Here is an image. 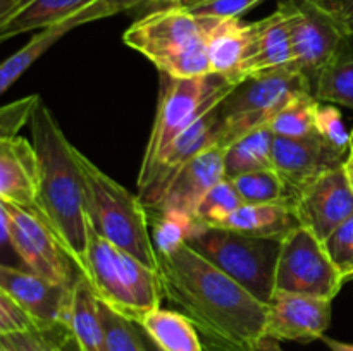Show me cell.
I'll use <instances>...</instances> for the list:
<instances>
[{
  "mask_svg": "<svg viewBox=\"0 0 353 351\" xmlns=\"http://www.w3.org/2000/svg\"><path fill=\"white\" fill-rule=\"evenodd\" d=\"M0 291L19 303L43 332L68 329L69 296L71 286H61L31 270L2 265Z\"/></svg>",
  "mask_w": 353,
  "mask_h": 351,
  "instance_id": "13",
  "label": "cell"
},
{
  "mask_svg": "<svg viewBox=\"0 0 353 351\" xmlns=\"http://www.w3.org/2000/svg\"><path fill=\"white\" fill-rule=\"evenodd\" d=\"M255 351H285L279 344V341L272 339V337H262L257 344V350Z\"/></svg>",
  "mask_w": 353,
  "mask_h": 351,
  "instance_id": "41",
  "label": "cell"
},
{
  "mask_svg": "<svg viewBox=\"0 0 353 351\" xmlns=\"http://www.w3.org/2000/svg\"><path fill=\"white\" fill-rule=\"evenodd\" d=\"M231 181L240 193L243 203L248 205H296L295 196L292 195L276 169L248 172Z\"/></svg>",
  "mask_w": 353,
  "mask_h": 351,
  "instance_id": "28",
  "label": "cell"
},
{
  "mask_svg": "<svg viewBox=\"0 0 353 351\" xmlns=\"http://www.w3.org/2000/svg\"><path fill=\"white\" fill-rule=\"evenodd\" d=\"M331 299L276 291L268 303L265 337L299 343L323 339L331 323Z\"/></svg>",
  "mask_w": 353,
  "mask_h": 351,
  "instance_id": "15",
  "label": "cell"
},
{
  "mask_svg": "<svg viewBox=\"0 0 353 351\" xmlns=\"http://www.w3.org/2000/svg\"><path fill=\"white\" fill-rule=\"evenodd\" d=\"M305 92L314 93L312 83L293 65L261 72L241 81L219 103L223 117L219 148L224 150L250 131L269 126L286 103Z\"/></svg>",
  "mask_w": 353,
  "mask_h": 351,
  "instance_id": "8",
  "label": "cell"
},
{
  "mask_svg": "<svg viewBox=\"0 0 353 351\" xmlns=\"http://www.w3.org/2000/svg\"><path fill=\"white\" fill-rule=\"evenodd\" d=\"M219 21L195 16L183 7H161L134 21L123 41L145 55L162 76L200 78L212 74L207 45Z\"/></svg>",
  "mask_w": 353,
  "mask_h": 351,
  "instance_id": "3",
  "label": "cell"
},
{
  "mask_svg": "<svg viewBox=\"0 0 353 351\" xmlns=\"http://www.w3.org/2000/svg\"><path fill=\"white\" fill-rule=\"evenodd\" d=\"M62 329L54 332L43 330H26L0 336V348L6 351H55V339Z\"/></svg>",
  "mask_w": 353,
  "mask_h": 351,
  "instance_id": "37",
  "label": "cell"
},
{
  "mask_svg": "<svg viewBox=\"0 0 353 351\" xmlns=\"http://www.w3.org/2000/svg\"><path fill=\"white\" fill-rule=\"evenodd\" d=\"M190 2H193V0H174V2H172V3H169V6L183 7V6H186V3H190ZM169 6H168V7H169Z\"/></svg>",
  "mask_w": 353,
  "mask_h": 351,
  "instance_id": "46",
  "label": "cell"
},
{
  "mask_svg": "<svg viewBox=\"0 0 353 351\" xmlns=\"http://www.w3.org/2000/svg\"><path fill=\"white\" fill-rule=\"evenodd\" d=\"M252 40V23H243L241 19H221L210 33L207 45L212 74H219L233 85H240L243 81L241 67L250 54Z\"/></svg>",
  "mask_w": 353,
  "mask_h": 351,
  "instance_id": "21",
  "label": "cell"
},
{
  "mask_svg": "<svg viewBox=\"0 0 353 351\" xmlns=\"http://www.w3.org/2000/svg\"><path fill=\"white\" fill-rule=\"evenodd\" d=\"M347 158L327 147L317 134L299 140L274 136L272 141V167L296 202L312 182L334 169L343 167Z\"/></svg>",
  "mask_w": 353,
  "mask_h": 351,
  "instance_id": "14",
  "label": "cell"
},
{
  "mask_svg": "<svg viewBox=\"0 0 353 351\" xmlns=\"http://www.w3.org/2000/svg\"><path fill=\"white\" fill-rule=\"evenodd\" d=\"M293 205H248L243 203L224 222L216 227L238 231L241 234L264 240L283 241L292 231L300 227Z\"/></svg>",
  "mask_w": 353,
  "mask_h": 351,
  "instance_id": "23",
  "label": "cell"
},
{
  "mask_svg": "<svg viewBox=\"0 0 353 351\" xmlns=\"http://www.w3.org/2000/svg\"><path fill=\"white\" fill-rule=\"evenodd\" d=\"M327 257L341 274L343 281L353 279V215L336 227L323 241Z\"/></svg>",
  "mask_w": 353,
  "mask_h": 351,
  "instance_id": "33",
  "label": "cell"
},
{
  "mask_svg": "<svg viewBox=\"0 0 353 351\" xmlns=\"http://www.w3.org/2000/svg\"><path fill=\"white\" fill-rule=\"evenodd\" d=\"M288 12L293 67L316 83L347 38L345 28L316 0H279Z\"/></svg>",
  "mask_w": 353,
  "mask_h": 351,
  "instance_id": "11",
  "label": "cell"
},
{
  "mask_svg": "<svg viewBox=\"0 0 353 351\" xmlns=\"http://www.w3.org/2000/svg\"><path fill=\"white\" fill-rule=\"evenodd\" d=\"M40 165L34 145L24 138H0V200L38 215L37 186Z\"/></svg>",
  "mask_w": 353,
  "mask_h": 351,
  "instance_id": "19",
  "label": "cell"
},
{
  "mask_svg": "<svg viewBox=\"0 0 353 351\" xmlns=\"http://www.w3.org/2000/svg\"><path fill=\"white\" fill-rule=\"evenodd\" d=\"M123 10H130V3L128 0H97L85 10H81L76 16L69 17V19L62 21V23L48 26L41 30L40 33L34 34L21 50L10 55L0 67V93H6L52 45L57 43L65 33L72 31L74 28L83 26L92 21L103 19V17L114 16Z\"/></svg>",
  "mask_w": 353,
  "mask_h": 351,
  "instance_id": "18",
  "label": "cell"
},
{
  "mask_svg": "<svg viewBox=\"0 0 353 351\" xmlns=\"http://www.w3.org/2000/svg\"><path fill=\"white\" fill-rule=\"evenodd\" d=\"M252 26H254V40L247 62L241 67L243 81L261 72L293 65L290 19L281 3L274 12L264 19L252 23Z\"/></svg>",
  "mask_w": 353,
  "mask_h": 351,
  "instance_id": "20",
  "label": "cell"
},
{
  "mask_svg": "<svg viewBox=\"0 0 353 351\" xmlns=\"http://www.w3.org/2000/svg\"><path fill=\"white\" fill-rule=\"evenodd\" d=\"M174 0H148L147 7H154V9H161V7H168L169 3H172ZM152 9V10H154Z\"/></svg>",
  "mask_w": 353,
  "mask_h": 351,
  "instance_id": "44",
  "label": "cell"
},
{
  "mask_svg": "<svg viewBox=\"0 0 353 351\" xmlns=\"http://www.w3.org/2000/svg\"><path fill=\"white\" fill-rule=\"evenodd\" d=\"M223 179H226L224 150L212 147L176 174L154 212H181L195 217L200 202Z\"/></svg>",
  "mask_w": 353,
  "mask_h": 351,
  "instance_id": "17",
  "label": "cell"
},
{
  "mask_svg": "<svg viewBox=\"0 0 353 351\" xmlns=\"http://www.w3.org/2000/svg\"><path fill=\"white\" fill-rule=\"evenodd\" d=\"M138 326L161 351H205L196 327L181 312L157 308Z\"/></svg>",
  "mask_w": 353,
  "mask_h": 351,
  "instance_id": "25",
  "label": "cell"
},
{
  "mask_svg": "<svg viewBox=\"0 0 353 351\" xmlns=\"http://www.w3.org/2000/svg\"><path fill=\"white\" fill-rule=\"evenodd\" d=\"M186 244L243 286L259 301L265 305L271 301L276 292V267L281 241L200 224Z\"/></svg>",
  "mask_w": 353,
  "mask_h": 351,
  "instance_id": "6",
  "label": "cell"
},
{
  "mask_svg": "<svg viewBox=\"0 0 353 351\" xmlns=\"http://www.w3.org/2000/svg\"><path fill=\"white\" fill-rule=\"evenodd\" d=\"M95 2L97 0H26L10 12L0 16V40L54 26Z\"/></svg>",
  "mask_w": 353,
  "mask_h": 351,
  "instance_id": "22",
  "label": "cell"
},
{
  "mask_svg": "<svg viewBox=\"0 0 353 351\" xmlns=\"http://www.w3.org/2000/svg\"><path fill=\"white\" fill-rule=\"evenodd\" d=\"M37 329V322L31 319L30 313L19 303L14 301L10 296L0 291V336L14 332H26V330Z\"/></svg>",
  "mask_w": 353,
  "mask_h": 351,
  "instance_id": "38",
  "label": "cell"
},
{
  "mask_svg": "<svg viewBox=\"0 0 353 351\" xmlns=\"http://www.w3.org/2000/svg\"><path fill=\"white\" fill-rule=\"evenodd\" d=\"M316 134L343 157L350 155L352 133H348L341 112L333 105H321L317 110Z\"/></svg>",
  "mask_w": 353,
  "mask_h": 351,
  "instance_id": "34",
  "label": "cell"
},
{
  "mask_svg": "<svg viewBox=\"0 0 353 351\" xmlns=\"http://www.w3.org/2000/svg\"><path fill=\"white\" fill-rule=\"evenodd\" d=\"M343 167H345V172H347L348 181H350L352 189H353V153L348 155V158H347V160H345Z\"/></svg>",
  "mask_w": 353,
  "mask_h": 351,
  "instance_id": "43",
  "label": "cell"
},
{
  "mask_svg": "<svg viewBox=\"0 0 353 351\" xmlns=\"http://www.w3.org/2000/svg\"><path fill=\"white\" fill-rule=\"evenodd\" d=\"M150 220V233L157 253H165L179 244L188 243L190 237L200 226L193 215L181 212H154L147 210Z\"/></svg>",
  "mask_w": 353,
  "mask_h": 351,
  "instance_id": "30",
  "label": "cell"
},
{
  "mask_svg": "<svg viewBox=\"0 0 353 351\" xmlns=\"http://www.w3.org/2000/svg\"><path fill=\"white\" fill-rule=\"evenodd\" d=\"M65 327L83 351H103L100 301L81 274L71 286Z\"/></svg>",
  "mask_w": 353,
  "mask_h": 351,
  "instance_id": "24",
  "label": "cell"
},
{
  "mask_svg": "<svg viewBox=\"0 0 353 351\" xmlns=\"http://www.w3.org/2000/svg\"><path fill=\"white\" fill-rule=\"evenodd\" d=\"M85 189L86 220L97 234L159 272V255L150 233L148 212L138 196L76 150Z\"/></svg>",
  "mask_w": 353,
  "mask_h": 351,
  "instance_id": "5",
  "label": "cell"
},
{
  "mask_svg": "<svg viewBox=\"0 0 353 351\" xmlns=\"http://www.w3.org/2000/svg\"><path fill=\"white\" fill-rule=\"evenodd\" d=\"M321 103L312 92L300 93L286 103L278 116L269 123L272 134L281 138H310L316 136L317 110Z\"/></svg>",
  "mask_w": 353,
  "mask_h": 351,
  "instance_id": "29",
  "label": "cell"
},
{
  "mask_svg": "<svg viewBox=\"0 0 353 351\" xmlns=\"http://www.w3.org/2000/svg\"><path fill=\"white\" fill-rule=\"evenodd\" d=\"M223 134V117L219 105L200 117L183 134H179L171 147L155 162L147 176L137 179L138 198L147 210H154L161 202L168 186L188 162L199 157L202 151L219 147Z\"/></svg>",
  "mask_w": 353,
  "mask_h": 351,
  "instance_id": "12",
  "label": "cell"
},
{
  "mask_svg": "<svg viewBox=\"0 0 353 351\" xmlns=\"http://www.w3.org/2000/svg\"><path fill=\"white\" fill-rule=\"evenodd\" d=\"M159 255L164 298L188 317L207 351H255L268 305L188 244Z\"/></svg>",
  "mask_w": 353,
  "mask_h": 351,
  "instance_id": "1",
  "label": "cell"
},
{
  "mask_svg": "<svg viewBox=\"0 0 353 351\" xmlns=\"http://www.w3.org/2000/svg\"><path fill=\"white\" fill-rule=\"evenodd\" d=\"M140 329H141V327H140ZM141 336H143L145 346H147V350H148V351H161V350H159L157 346H155L154 343H152V341H150V337H148L147 334H145V330H143V329H141Z\"/></svg>",
  "mask_w": 353,
  "mask_h": 351,
  "instance_id": "45",
  "label": "cell"
},
{
  "mask_svg": "<svg viewBox=\"0 0 353 351\" xmlns=\"http://www.w3.org/2000/svg\"><path fill=\"white\" fill-rule=\"evenodd\" d=\"M0 224L2 244H9L16 251L26 270L61 286H72L78 279L71 275L69 255L40 217L0 200Z\"/></svg>",
  "mask_w": 353,
  "mask_h": 351,
  "instance_id": "9",
  "label": "cell"
},
{
  "mask_svg": "<svg viewBox=\"0 0 353 351\" xmlns=\"http://www.w3.org/2000/svg\"><path fill=\"white\" fill-rule=\"evenodd\" d=\"M0 351H6V350H3V348H0Z\"/></svg>",
  "mask_w": 353,
  "mask_h": 351,
  "instance_id": "48",
  "label": "cell"
},
{
  "mask_svg": "<svg viewBox=\"0 0 353 351\" xmlns=\"http://www.w3.org/2000/svg\"><path fill=\"white\" fill-rule=\"evenodd\" d=\"M323 341L331 351H353L352 343H343V341L331 339V337H323Z\"/></svg>",
  "mask_w": 353,
  "mask_h": 351,
  "instance_id": "42",
  "label": "cell"
},
{
  "mask_svg": "<svg viewBox=\"0 0 353 351\" xmlns=\"http://www.w3.org/2000/svg\"><path fill=\"white\" fill-rule=\"evenodd\" d=\"M300 224L324 241L353 215V189L345 167L327 172L300 195L295 205Z\"/></svg>",
  "mask_w": 353,
  "mask_h": 351,
  "instance_id": "16",
  "label": "cell"
},
{
  "mask_svg": "<svg viewBox=\"0 0 353 351\" xmlns=\"http://www.w3.org/2000/svg\"><path fill=\"white\" fill-rule=\"evenodd\" d=\"M343 277L327 257L323 241L303 226L281 241L276 291L307 295L333 301L343 286Z\"/></svg>",
  "mask_w": 353,
  "mask_h": 351,
  "instance_id": "10",
  "label": "cell"
},
{
  "mask_svg": "<svg viewBox=\"0 0 353 351\" xmlns=\"http://www.w3.org/2000/svg\"><path fill=\"white\" fill-rule=\"evenodd\" d=\"M316 2L336 19L347 33H353V0H316Z\"/></svg>",
  "mask_w": 353,
  "mask_h": 351,
  "instance_id": "39",
  "label": "cell"
},
{
  "mask_svg": "<svg viewBox=\"0 0 353 351\" xmlns=\"http://www.w3.org/2000/svg\"><path fill=\"white\" fill-rule=\"evenodd\" d=\"M103 327V351H148L138 323L100 303Z\"/></svg>",
  "mask_w": 353,
  "mask_h": 351,
  "instance_id": "31",
  "label": "cell"
},
{
  "mask_svg": "<svg viewBox=\"0 0 353 351\" xmlns=\"http://www.w3.org/2000/svg\"><path fill=\"white\" fill-rule=\"evenodd\" d=\"M38 100L40 96L31 95L16 100L9 105H3L0 110V138L17 136L21 127L33 117Z\"/></svg>",
  "mask_w": 353,
  "mask_h": 351,
  "instance_id": "36",
  "label": "cell"
},
{
  "mask_svg": "<svg viewBox=\"0 0 353 351\" xmlns=\"http://www.w3.org/2000/svg\"><path fill=\"white\" fill-rule=\"evenodd\" d=\"M265 0H193L183 9L200 17L214 19H240L248 10L255 9Z\"/></svg>",
  "mask_w": 353,
  "mask_h": 351,
  "instance_id": "35",
  "label": "cell"
},
{
  "mask_svg": "<svg viewBox=\"0 0 353 351\" xmlns=\"http://www.w3.org/2000/svg\"><path fill=\"white\" fill-rule=\"evenodd\" d=\"M236 85L219 74L176 79L162 76L157 114L145 148L138 179L147 176L172 141L195 120L219 105Z\"/></svg>",
  "mask_w": 353,
  "mask_h": 351,
  "instance_id": "7",
  "label": "cell"
},
{
  "mask_svg": "<svg viewBox=\"0 0 353 351\" xmlns=\"http://www.w3.org/2000/svg\"><path fill=\"white\" fill-rule=\"evenodd\" d=\"M350 153H353V131H352V143H350Z\"/></svg>",
  "mask_w": 353,
  "mask_h": 351,
  "instance_id": "47",
  "label": "cell"
},
{
  "mask_svg": "<svg viewBox=\"0 0 353 351\" xmlns=\"http://www.w3.org/2000/svg\"><path fill=\"white\" fill-rule=\"evenodd\" d=\"M31 138L38 153V215L79 268L88 246L83 178L76 148L62 133L52 110L38 100L31 117Z\"/></svg>",
  "mask_w": 353,
  "mask_h": 351,
  "instance_id": "2",
  "label": "cell"
},
{
  "mask_svg": "<svg viewBox=\"0 0 353 351\" xmlns=\"http://www.w3.org/2000/svg\"><path fill=\"white\" fill-rule=\"evenodd\" d=\"M272 134L271 127L262 126L224 148V171L226 179H234L248 172L272 167Z\"/></svg>",
  "mask_w": 353,
  "mask_h": 351,
  "instance_id": "26",
  "label": "cell"
},
{
  "mask_svg": "<svg viewBox=\"0 0 353 351\" xmlns=\"http://www.w3.org/2000/svg\"><path fill=\"white\" fill-rule=\"evenodd\" d=\"M243 205L240 193L231 179H223L205 195L196 209L195 219L202 226L216 227Z\"/></svg>",
  "mask_w": 353,
  "mask_h": 351,
  "instance_id": "32",
  "label": "cell"
},
{
  "mask_svg": "<svg viewBox=\"0 0 353 351\" xmlns=\"http://www.w3.org/2000/svg\"><path fill=\"white\" fill-rule=\"evenodd\" d=\"M314 95L323 102L353 109V33H348L330 64L314 83Z\"/></svg>",
  "mask_w": 353,
  "mask_h": 351,
  "instance_id": "27",
  "label": "cell"
},
{
  "mask_svg": "<svg viewBox=\"0 0 353 351\" xmlns=\"http://www.w3.org/2000/svg\"><path fill=\"white\" fill-rule=\"evenodd\" d=\"M55 351H83L79 348L78 341L74 339L71 332L68 329H62L57 334V339H55Z\"/></svg>",
  "mask_w": 353,
  "mask_h": 351,
  "instance_id": "40",
  "label": "cell"
},
{
  "mask_svg": "<svg viewBox=\"0 0 353 351\" xmlns=\"http://www.w3.org/2000/svg\"><path fill=\"white\" fill-rule=\"evenodd\" d=\"M100 303L124 319L140 323L164 298L161 275L117 244L95 233L88 224V246L79 265Z\"/></svg>",
  "mask_w": 353,
  "mask_h": 351,
  "instance_id": "4",
  "label": "cell"
}]
</instances>
